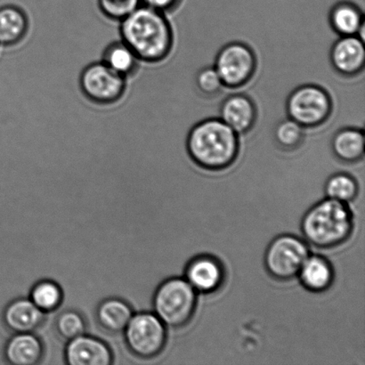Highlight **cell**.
<instances>
[{
	"instance_id": "cell-1",
	"label": "cell",
	"mask_w": 365,
	"mask_h": 365,
	"mask_svg": "<svg viewBox=\"0 0 365 365\" xmlns=\"http://www.w3.org/2000/svg\"><path fill=\"white\" fill-rule=\"evenodd\" d=\"M121 41L130 46L140 62L156 63L170 55L173 31L165 14L141 5L120 21Z\"/></svg>"
},
{
	"instance_id": "cell-2",
	"label": "cell",
	"mask_w": 365,
	"mask_h": 365,
	"mask_svg": "<svg viewBox=\"0 0 365 365\" xmlns=\"http://www.w3.org/2000/svg\"><path fill=\"white\" fill-rule=\"evenodd\" d=\"M187 150L193 162L202 169L224 170L237 158L238 134L221 119L203 120L190 131Z\"/></svg>"
},
{
	"instance_id": "cell-3",
	"label": "cell",
	"mask_w": 365,
	"mask_h": 365,
	"mask_svg": "<svg viewBox=\"0 0 365 365\" xmlns=\"http://www.w3.org/2000/svg\"><path fill=\"white\" fill-rule=\"evenodd\" d=\"M354 221L348 204L327 198L310 207L302 222L307 242L329 250L343 245L351 236Z\"/></svg>"
},
{
	"instance_id": "cell-4",
	"label": "cell",
	"mask_w": 365,
	"mask_h": 365,
	"mask_svg": "<svg viewBox=\"0 0 365 365\" xmlns=\"http://www.w3.org/2000/svg\"><path fill=\"white\" fill-rule=\"evenodd\" d=\"M197 299V292L185 278L170 277L157 286L151 307L167 328H181L192 320Z\"/></svg>"
},
{
	"instance_id": "cell-5",
	"label": "cell",
	"mask_w": 365,
	"mask_h": 365,
	"mask_svg": "<svg viewBox=\"0 0 365 365\" xmlns=\"http://www.w3.org/2000/svg\"><path fill=\"white\" fill-rule=\"evenodd\" d=\"M123 334L130 351L141 359H155L167 344L166 325L149 310L134 313Z\"/></svg>"
},
{
	"instance_id": "cell-6",
	"label": "cell",
	"mask_w": 365,
	"mask_h": 365,
	"mask_svg": "<svg viewBox=\"0 0 365 365\" xmlns=\"http://www.w3.org/2000/svg\"><path fill=\"white\" fill-rule=\"evenodd\" d=\"M310 255L304 240L292 235H284L273 240L264 253V267L272 277L289 281L298 277L300 269Z\"/></svg>"
},
{
	"instance_id": "cell-7",
	"label": "cell",
	"mask_w": 365,
	"mask_h": 365,
	"mask_svg": "<svg viewBox=\"0 0 365 365\" xmlns=\"http://www.w3.org/2000/svg\"><path fill=\"white\" fill-rule=\"evenodd\" d=\"M80 87L89 101L99 106H110L123 98L127 78L115 73L105 63H93L82 71Z\"/></svg>"
},
{
	"instance_id": "cell-8",
	"label": "cell",
	"mask_w": 365,
	"mask_h": 365,
	"mask_svg": "<svg viewBox=\"0 0 365 365\" xmlns=\"http://www.w3.org/2000/svg\"><path fill=\"white\" fill-rule=\"evenodd\" d=\"M287 112L289 117L303 128L317 127L330 116L331 100L318 86H302L289 96Z\"/></svg>"
},
{
	"instance_id": "cell-9",
	"label": "cell",
	"mask_w": 365,
	"mask_h": 365,
	"mask_svg": "<svg viewBox=\"0 0 365 365\" xmlns=\"http://www.w3.org/2000/svg\"><path fill=\"white\" fill-rule=\"evenodd\" d=\"M214 68L225 87L240 88L255 73L256 57L248 46L231 43L218 53Z\"/></svg>"
},
{
	"instance_id": "cell-10",
	"label": "cell",
	"mask_w": 365,
	"mask_h": 365,
	"mask_svg": "<svg viewBox=\"0 0 365 365\" xmlns=\"http://www.w3.org/2000/svg\"><path fill=\"white\" fill-rule=\"evenodd\" d=\"M64 362L69 365H110L113 354L102 339L85 334L67 341Z\"/></svg>"
},
{
	"instance_id": "cell-11",
	"label": "cell",
	"mask_w": 365,
	"mask_h": 365,
	"mask_svg": "<svg viewBox=\"0 0 365 365\" xmlns=\"http://www.w3.org/2000/svg\"><path fill=\"white\" fill-rule=\"evenodd\" d=\"M223 264L216 257L200 255L189 261L185 267V278L197 293L211 294L223 285L225 281Z\"/></svg>"
},
{
	"instance_id": "cell-12",
	"label": "cell",
	"mask_w": 365,
	"mask_h": 365,
	"mask_svg": "<svg viewBox=\"0 0 365 365\" xmlns=\"http://www.w3.org/2000/svg\"><path fill=\"white\" fill-rule=\"evenodd\" d=\"M46 316L28 297H18L4 307L2 322L12 334H27L41 328Z\"/></svg>"
},
{
	"instance_id": "cell-13",
	"label": "cell",
	"mask_w": 365,
	"mask_h": 365,
	"mask_svg": "<svg viewBox=\"0 0 365 365\" xmlns=\"http://www.w3.org/2000/svg\"><path fill=\"white\" fill-rule=\"evenodd\" d=\"M332 66L338 73L345 76H354L364 69L365 48L359 36H341L332 46Z\"/></svg>"
},
{
	"instance_id": "cell-14",
	"label": "cell",
	"mask_w": 365,
	"mask_h": 365,
	"mask_svg": "<svg viewBox=\"0 0 365 365\" xmlns=\"http://www.w3.org/2000/svg\"><path fill=\"white\" fill-rule=\"evenodd\" d=\"M44 352V344L34 332L14 334L3 346V359L12 365H37Z\"/></svg>"
},
{
	"instance_id": "cell-15",
	"label": "cell",
	"mask_w": 365,
	"mask_h": 365,
	"mask_svg": "<svg viewBox=\"0 0 365 365\" xmlns=\"http://www.w3.org/2000/svg\"><path fill=\"white\" fill-rule=\"evenodd\" d=\"M134 314V309L126 299L107 297L95 309L96 320L100 327L110 334H120Z\"/></svg>"
},
{
	"instance_id": "cell-16",
	"label": "cell",
	"mask_w": 365,
	"mask_h": 365,
	"mask_svg": "<svg viewBox=\"0 0 365 365\" xmlns=\"http://www.w3.org/2000/svg\"><path fill=\"white\" fill-rule=\"evenodd\" d=\"M221 120L237 134H245L252 130L257 118L256 107L248 96L234 95L222 103Z\"/></svg>"
},
{
	"instance_id": "cell-17",
	"label": "cell",
	"mask_w": 365,
	"mask_h": 365,
	"mask_svg": "<svg viewBox=\"0 0 365 365\" xmlns=\"http://www.w3.org/2000/svg\"><path fill=\"white\" fill-rule=\"evenodd\" d=\"M300 282L311 292H324L334 280V270L330 261L320 255H309L298 274Z\"/></svg>"
},
{
	"instance_id": "cell-18",
	"label": "cell",
	"mask_w": 365,
	"mask_h": 365,
	"mask_svg": "<svg viewBox=\"0 0 365 365\" xmlns=\"http://www.w3.org/2000/svg\"><path fill=\"white\" fill-rule=\"evenodd\" d=\"M30 23L26 13L19 6L0 7V46H14L24 41Z\"/></svg>"
},
{
	"instance_id": "cell-19",
	"label": "cell",
	"mask_w": 365,
	"mask_h": 365,
	"mask_svg": "<svg viewBox=\"0 0 365 365\" xmlns=\"http://www.w3.org/2000/svg\"><path fill=\"white\" fill-rule=\"evenodd\" d=\"M102 62L115 73L128 78L138 73L140 61L126 43L120 41L106 46Z\"/></svg>"
},
{
	"instance_id": "cell-20",
	"label": "cell",
	"mask_w": 365,
	"mask_h": 365,
	"mask_svg": "<svg viewBox=\"0 0 365 365\" xmlns=\"http://www.w3.org/2000/svg\"><path fill=\"white\" fill-rule=\"evenodd\" d=\"M332 150L336 157L342 162H359L364 155V132L355 128L339 131L332 140Z\"/></svg>"
},
{
	"instance_id": "cell-21",
	"label": "cell",
	"mask_w": 365,
	"mask_h": 365,
	"mask_svg": "<svg viewBox=\"0 0 365 365\" xmlns=\"http://www.w3.org/2000/svg\"><path fill=\"white\" fill-rule=\"evenodd\" d=\"M28 298L46 314L63 306L64 292L58 282L53 279L43 278L31 285Z\"/></svg>"
},
{
	"instance_id": "cell-22",
	"label": "cell",
	"mask_w": 365,
	"mask_h": 365,
	"mask_svg": "<svg viewBox=\"0 0 365 365\" xmlns=\"http://www.w3.org/2000/svg\"><path fill=\"white\" fill-rule=\"evenodd\" d=\"M330 21L332 28L341 36H359L364 30L363 14L351 3L341 2L335 6Z\"/></svg>"
},
{
	"instance_id": "cell-23",
	"label": "cell",
	"mask_w": 365,
	"mask_h": 365,
	"mask_svg": "<svg viewBox=\"0 0 365 365\" xmlns=\"http://www.w3.org/2000/svg\"><path fill=\"white\" fill-rule=\"evenodd\" d=\"M359 186L349 174L337 173L331 176L325 185L327 198L348 204L359 195Z\"/></svg>"
},
{
	"instance_id": "cell-24",
	"label": "cell",
	"mask_w": 365,
	"mask_h": 365,
	"mask_svg": "<svg viewBox=\"0 0 365 365\" xmlns=\"http://www.w3.org/2000/svg\"><path fill=\"white\" fill-rule=\"evenodd\" d=\"M56 330L59 337L71 341L85 334L87 331V321L80 311L73 309L63 310L56 320Z\"/></svg>"
},
{
	"instance_id": "cell-25",
	"label": "cell",
	"mask_w": 365,
	"mask_h": 365,
	"mask_svg": "<svg viewBox=\"0 0 365 365\" xmlns=\"http://www.w3.org/2000/svg\"><path fill=\"white\" fill-rule=\"evenodd\" d=\"M277 144L285 150H293L302 144L304 138V128L295 120L289 118L281 121L274 130Z\"/></svg>"
},
{
	"instance_id": "cell-26",
	"label": "cell",
	"mask_w": 365,
	"mask_h": 365,
	"mask_svg": "<svg viewBox=\"0 0 365 365\" xmlns=\"http://www.w3.org/2000/svg\"><path fill=\"white\" fill-rule=\"evenodd\" d=\"M98 3L103 16L119 21L142 5L141 0H98Z\"/></svg>"
},
{
	"instance_id": "cell-27",
	"label": "cell",
	"mask_w": 365,
	"mask_h": 365,
	"mask_svg": "<svg viewBox=\"0 0 365 365\" xmlns=\"http://www.w3.org/2000/svg\"><path fill=\"white\" fill-rule=\"evenodd\" d=\"M196 85L199 91L206 96H215L224 87L220 75L214 67H206L197 74Z\"/></svg>"
},
{
	"instance_id": "cell-28",
	"label": "cell",
	"mask_w": 365,
	"mask_h": 365,
	"mask_svg": "<svg viewBox=\"0 0 365 365\" xmlns=\"http://www.w3.org/2000/svg\"><path fill=\"white\" fill-rule=\"evenodd\" d=\"M142 5L165 14L177 9L181 0H141Z\"/></svg>"
}]
</instances>
